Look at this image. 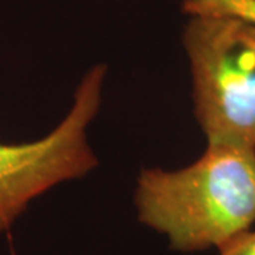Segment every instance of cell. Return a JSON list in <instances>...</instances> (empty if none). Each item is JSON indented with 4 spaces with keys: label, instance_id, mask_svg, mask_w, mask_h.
Here are the masks:
<instances>
[{
    "label": "cell",
    "instance_id": "cell-3",
    "mask_svg": "<svg viewBox=\"0 0 255 255\" xmlns=\"http://www.w3.org/2000/svg\"><path fill=\"white\" fill-rule=\"evenodd\" d=\"M105 74L98 64L82 77L68 114L48 135L28 143L0 142V234L38 196L98 164L87 128L100 111Z\"/></svg>",
    "mask_w": 255,
    "mask_h": 255
},
{
    "label": "cell",
    "instance_id": "cell-1",
    "mask_svg": "<svg viewBox=\"0 0 255 255\" xmlns=\"http://www.w3.org/2000/svg\"><path fill=\"white\" fill-rule=\"evenodd\" d=\"M135 204L139 220L176 251L219 250L255 223V150L207 143L183 169H145Z\"/></svg>",
    "mask_w": 255,
    "mask_h": 255
},
{
    "label": "cell",
    "instance_id": "cell-4",
    "mask_svg": "<svg viewBox=\"0 0 255 255\" xmlns=\"http://www.w3.org/2000/svg\"><path fill=\"white\" fill-rule=\"evenodd\" d=\"M189 14H224L246 20L255 26V0H186Z\"/></svg>",
    "mask_w": 255,
    "mask_h": 255
},
{
    "label": "cell",
    "instance_id": "cell-2",
    "mask_svg": "<svg viewBox=\"0 0 255 255\" xmlns=\"http://www.w3.org/2000/svg\"><path fill=\"white\" fill-rule=\"evenodd\" d=\"M194 114L210 145L255 150V26L224 14H189Z\"/></svg>",
    "mask_w": 255,
    "mask_h": 255
},
{
    "label": "cell",
    "instance_id": "cell-5",
    "mask_svg": "<svg viewBox=\"0 0 255 255\" xmlns=\"http://www.w3.org/2000/svg\"><path fill=\"white\" fill-rule=\"evenodd\" d=\"M220 255H255V231L248 230L219 248Z\"/></svg>",
    "mask_w": 255,
    "mask_h": 255
}]
</instances>
